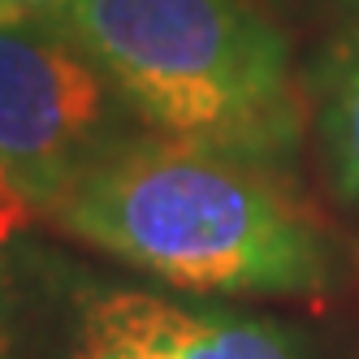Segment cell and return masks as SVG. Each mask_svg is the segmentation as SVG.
<instances>
[{
	"instance_id": "9",
	"label": "cell",
	"mask_w": 359,
	"mask_h": 359,
	"mask_svg": "<svg viewBox=\"0 0 359 359\" xmlns=\"http://www.w3.org/2000/svg\"><path fill=\"white\" fill-rule=\"evenodd\" d=\"M355 5H359V0H355Z\"/></svg>"
},
{
	"instance_id": "2",
	"label": "cell",
	"mask_w": 359,
	"mask_h": 359,
	"mask_svg": "<svg viewBox=\"0 0 359 359\" xmlns=\"http://www.w3.org/2000/svg\"><path fill=\"white\" fill-rule=\"evenodd\" d=\"M65 27L143 130L269 169L299 151L290 48L251 0H74Z\"/></svg>"
},
{
	"instance_id": "8",
	"label": "cell",
	"mask_w": 359,
	"mask_h": 359,
	"mask_svg": "<svg viewBox=\"0 0 359 359\" xmlns=\"http://www.w3.org/2000/svg\"><path fill=\"white\" fill-rule=\"evenodd\" d=\"M22 212H27V208H22V203H18V199L5 191V187H0V234H5V229H9V225L22 217Z\"/></svg>"
},
{
	"instance_id": "6",
	"label": "cell",
	"mask_w": 359,
	"mask_h": 359,
	"mask_svg": "<svg viewBox=\"0 0 359 359\" xmlns=\"http://www.w3.org/2000/svg\"><path fill=\"white\" fill-rule=\"evenodd\" d=\"M177 359H303L281 325L238 316L221 307H177L173 325Z\"/></svg>"
},
{
	"instance_id": "7",
	"label": "cell",
	"mask_w": 359,
	"mask_h": 359,
	"mask_svg": "<svg viewBox=\"0 0 359 359\" xmlns=\"http://www.w3.org/2000/svg\"><path fill=\"white\" fill-rule=\"evenodd\" d=\"M74 0H0V18L13 22H65Z\"/></svg>"
},
{
	"instance_id": "5",
	"label": "cell",
	"mask_w": 359,
	"mask_h": 359,
	"mask_svg": "<svg viewBox=\"0 0 359 359\" xmlns=\"http://www.w3.org/2000/svg\"><path fill=\"white\" fill-rule=\"evenodd\" d=\"M316 130L338 195L359 212V35L333 48L316 87Z\"/></svg>"
},
{
	"instance_id": "3",
	"label": "cell",
	"mask_w": 359,
	"mask_h": 359,
	"mask_svg": "<svg viewBox=\"0 0 359 359\" xmlns=\"http://www.w3.org/2000/svg\"><path fill=\"white\" fill-rule=\"evenodd\" d=\"M130 109L65 22L0 18V187L48 212L79 173L130 135Z\"/></svg>"
},
{
	"instance_id": "4",
	"label": "cell",
	"mask_w": 359,
	"mask_h": 359,
	"mask_svg": "<svg viewBox=\"0 0 359 359\" xmlns=\"http://www.w3.org/2000/svg\"><path fill=\"white\" fill-rule=\"evenodd\" d=\"M177 303L143 290L95 294L83 312L74 359H177L173 355Z\"/></svg>"
},
{
	"instance_id": "1",
	"label": "cell",
	"mask_w": 359,
	"mask_h": 359,
	"mask_svg": "<svg viewBox=\"0 0 359 359\" xmlns=\"http://www.w3.org/2000/svg\"><path fill=\"white\" fill-rule=\"evenodd\" d=\"M65 234L195 294L307 299L338 255L277 169L151 130L121 135L53 208Z\"/></svg>"
}]
</instances>
